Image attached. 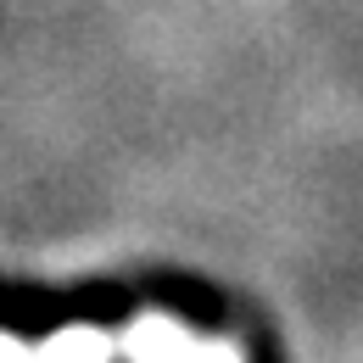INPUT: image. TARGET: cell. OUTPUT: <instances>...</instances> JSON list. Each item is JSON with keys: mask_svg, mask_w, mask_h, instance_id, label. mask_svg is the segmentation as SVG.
<instances>
[{"mask_svg": "<svg viewBox=\"0 0 363 363\" xmlns=\"http://www.w3.org/2000/svg\"><path fill=\"white\" fill-rule=\"evenodd\" d=\"M118 347L129 352V363H184L190 335H184L174 318L145 313V318H135V324L123 330V341H118Z\"/></svg>", "mask_w": 363, "mask_h": 363, "instance_id": "cell-1", "label": "cell"}, {"mask_svg": "<svg viewBox=\"0 0 363 363\" xmlns=\"http://www.w3.org/2000/svg\"><path fill=\"white\" fill-rule=\"evenodd\" d=\"M112 352H118L112 335H101L90 324H67L45 347H34V363H112Z\"/></svg>", "mask_w": 363, "mask_h": 363, "instance_id": "cell-2", "label": "cell"}, {"mask_svg": "<svg viewBox=\"0 0 363 363\" xmlns=\"http://www.w3.org/2000/svg\"><path fill=\"white\" fill-rule=\"evenodd\" d=\"M184 363H246V358H240V347H229V341H190Z\"/></svg>", "mask_w": 363, "mask_h": 363, "instance_id": "cell-3", "label": "cell"}, {"mask_svg": "<svg viewBox=\"0 0 363 363\" xmlns=\"http://www.w3.org/2000/svg\"><path fill=\"white\" fill-rule=\"evenodd\" d=\"M0 363H34V347H23L17 335H0Z\"/></svg>", "mask_w": 363, "mask_h": 363, "instance_id": "cell-4", "label": "cell"}]
</instances>
